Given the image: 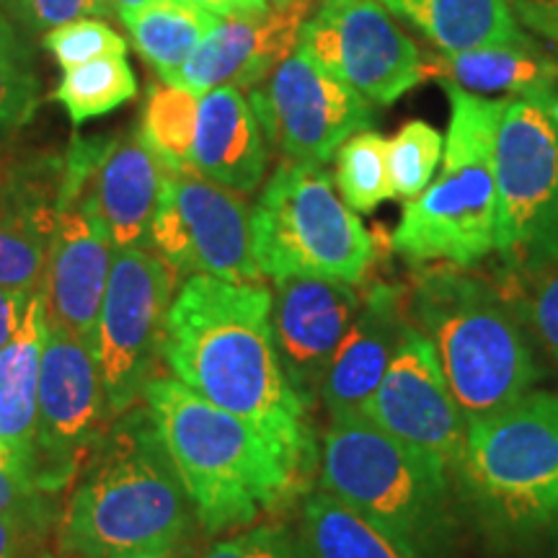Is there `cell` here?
Listing matches in <instances>:
<instances>
[{
    "label": "cell",
    "instance_id": "6da1fadb",
    "mask_svg": "<svg viewBox=\"0 0 558 558\" xmlns=\"http://www.w3.org/2000/svg\"><path fill=\"white\" fill-rule=\"evenodd\" d=\"M163 362L171 375L228 414L262 429L308 471V409L292 393L271 333V290L194 275L166 318Z\"/></svg>",
    "mask_w": 558,
    "mask_h": 558
},
{
    "label": "cell",
    "instance_id": "7a4b0ae2",
    "mask_svg": "<svg viewBox=\"0 0 558 558\" xmlns=\"http://www.w3.org/2000/svg\"><path fill=\"white\" fill-rule=\"evenodd\" d=\"M194 507L148 403L111 418L83 460L62 509L68 558H169Z\"/></svg>",
    "mask_w": 558,
    "mask_h": 558
},
{
    "label": "cell",
    "instance_id": "3957f363",
    "mask_svg": "<svg viewBox=\"0 0 558 558\" xmlns=\"http://www.w3.org/2000/svg\"><path fill=\"white\" fill-rule=\"evenodd\" d=\"M409 311L469 424L533 390L538 365L527 324L505 284L471 267L437 264L416 275Z\"/></svg>",
    "mask_w": 558,
    "mask_h": 558
},
{
    "label": "cell",
    "instance_id": "277c9868",
    "mask_svg": "<svg viewBox=\"0 0 558 558\" xmlns=\"http://www.w3.org/2000/svg\"><path fill=\"white\" fill-rule=\"evenodd\" d=\"M143 399L184 481L194 518L209 533L251 525L305 473L262 429L199 399L177 378H153Z\"/></svg>",
    "mask_w": 558,
    "mask_h": 558
},
{
    "label": "cell",
    "instance_id": "5b68a950",
    "mask_svg": "<svg viewBox=\"0 0 558 558\" xmlns=\"http://www.w3.org/2000/svg\"><path fill=\"white\" fill-rule=\"evenodd\" d=\"M450 481L458 505L494 541H558V393L530 390L471 422Z\"/></svg>",
    "mask_w": 558,
    "mask_h": 558
},
{
    "label": "cell",
    "instance_id": "8992f818",
    "mask_svg": "<svg viewBox=\"0 0 558 558\" xmlns=\"http://www.w3.org/2000/svg\"><path fill=\"white\" fill-rule=\"evenodd\" d=\"M320 492L365 518L409 558H452L458 499L429 460L367 416L331 418L320 442Z\"/></svg>",
    "mask_w": 558,
    "mask_h": 558
},
{
    "label": "cell",
    "instance_id": "52a82bcc",
    "mask_svg": "<svg viewBox=\"0 0 558 558\" xmlns=\"http://www.w3.org/2000/svg\"><path fill=\"white\" fill-rule=\"evenodd\" d=\"M450 99L442 169L403 205L390 246L411 264L476 267L497 248V132L505 99L442 83Z\"/></svg>",
    "mask_w": 558,
    "mask_h": 558
},
{
    "label": "cell",
    "instance_id": "ba28073f",
    "mask_svg": "<svg viewBox=\"0 0 558 558\" xmlns=\"http://www.w3.org/2000/svg\"><path fill=\"white\" fill-rule=\"evenodd\" d=\"M262 275L360 284L375 262L373 233L344 205L324 166L282 160L251 213Z\"/></svg>",
    "mask_w": 558,
    "mask_h": 558
},
{
    "label": "cell",
    "instance_id": "9c48e42d",
    "mask_svg": "<svg viewBox=\"0 0 558 558\" xmlns=\"http://www.w3.org/2000/svg\"><path fill=\"white\" fill-rule=\"evenodd\" d=\"M494 251L507 275L558 262V88L505 99Z\"/></svg>",
    "mask_w": 558,
    "mask_h": 558
},
{
    "label": "cell",
    "instance_id": "30bf717a",
    "mask_svg": "<svg viewBox=\"0 0 558 558\" xmlns=\"http://www.w3.org/2000/svg\"><path fill=\"white\" fill-rule=\"evenodd\" d=\"M177 284L179 271L156 251H114L90 347L114 416L135 407L156 378Z\"/></svg>",
    "mask_w": 558,
    "mask_h": 558
},
{
    "label": "cell",
    "instance_id": "8fae6325",
    "mask_svg": "<svg viewBox=\"0 0 558 558\" xmlns=\"http://www.w3.org/2000/svg\"><path fill=\"white\" fill-rule=\"evenodd\" d=\"M111 418L114 414L90 347L47 326L29 465L34 484L52 497L73 484Z\"/></svg>",
    "mask_w": 558,
    "mask_h": 558
},
{
    "label": "cell",
    "instance_id": "7c38bea8",
    "mask_svg": "<svg viewBox=\"0 0 558 558\" xmlns=\"http://www.w3.org/2000/svg\"><path fill=\"white\" fill-rule=\"evenodd\" d=\"M153 251L179 275L264 284L246 202L194 169L166 177L153 220Z\"/></svg>",
    "mask_w": 558,
    "mask_h": 558
},
{
    "label": "cell",
    "instance_id": "4fadbf2b",
    "mask_svg": "<svg viewBox=\"0 0 558 558\" xmlns=\"http://www.w3.org/2000/svg\"><path fill=\"white\" fill-rule=\"evenodd\" d=\"M298 45L373 107H390L427 78L414 39L380 0H320Z\"/></svg>",
    "mask_w": 558,
    "mask_h": 558
},
{
    "label": "cell",
    "instance_id": "5bb4252c",
    "mask_svg": "<svg viewBox=\"0 0 558 558\" xmlns=\"http://www.w3.org/2000/svg\"><path fill=\"white\" fill-rule=\"evenodd\" d=\"M248 101L269 148L284 160L318 166L375 120L373 104L326 73L300 45L267 81L248 90Z\"/></svg>",
    "mask_w": 558,
    "mask_h": 558
},
{
    "label": "cell",
    "instance_id": "9a60e30c",
    "mask_svg": "<svg viewBox=\"0 0 558 558\" xmlns=\"http://www.w3.org/2000/svg\"><path fill=\"white\" fill-rule=\"evenodd\" d=\"M365 416L448 476L456 469L469 422L445 380L435 347L414 318Z\"/></svg>",
    "mask_w": 558,
    "mask_h": 558
},
{
    "label": "cell",
    "instance_id": "2e32d148",
    "mask_svg": "<svg viewBox=\"0 0 558 558\" xmlns=\"http://www.w3.org/2000/svg\"><path fill=\"white\" fill-rule=\"evenodd\" d=\"M362 305L357 284L284 277L271 290V333L279 365L305 409L320 401L326 369Z\"/></svg>",
    "mask_w": 558,
    "mask_h": 558
},
{
    "label": "cell",
    "instance_id": "e0dca14e",
    "mask_svg": "<svg viewBox=\"0 0 558 558\" xmlns=\"http://www.w3.org/2000/svg\"><path fill=\"white\" fill-rule=\"evenodd\" d=\"M320 0H290L262 13L220 19L190 60L171 75V86L205 96L215 88L251 90L295 52L300 29Z\"/></svg>",
    "mask_w": 558,
    "mask_h": 558
},
{
    "label": "cell",
    "instance_id": "ac0fdd59",
    "mask_svg": "<svg viewBox=\"0 0 558 558\" xmlns=\"http://www.w3.org/2000/svg\"><path fill=\"white\" fill-rule=\"evenodd\" d=\"M114 251V243L78 199L58 205L50 256L39 288L45 295L47 326L94 347Z\"/></svg>",
    "mask_w": 558,
    "mask_h": 558
},
{
    "label": "cell",
    "instance_id": "d6986e66",
    "mask_svg": "<svg viewBox=\"0 0 558 558\" xmlns=\"http://www.w3.org/2000/svg\"><path fill=\"white\" fill-rule=\"evenodd\" d=\"M409 326L407 290L375 282L362 292L357 318L341 339L320 386V401L331 418L365 416L367 403L386 378Z\"/></svg>",
    "mask_w": 558,
    "mask_h": 558
},
{
    "label": "cell",
    "instance_id": "ffe728a7",
    "mask_svg": "<svg viewBox=\"0 0 558 558\" xmlns=\"http://www.w3.org/2000/svg\"><path fill=\"white\" fill-rule=\"evenodd\" d=\"M166 177L169 169L145 148L135 130L109 135L99 163L75 199L99 222L114 248L153 251V220Z\"/></svg>",
    "mask_w": 558,
    "mask_h": 558
},
{
    "label": "cell",
    "instance_id": "44dd1931",
    "mask_svg": "<svg viewBox=\"0 0 558 558\" xmlns=\"http://www.w3.org/2000/svg\"><path fill=\"white\" fill-rule=\"evenodd\" d=\"M267 163L269 145L248 96L233 86L199 96L192 169L246 197L259 190Z\"/></svg>",
    "mask_w": 558,
    "mask_h": 558
},
{
    "label": "cell",
    "instance_id": "7402d4cb",
    "mask_svg": "<svg viewBox=\"0 0 558 558\" xmlns=\"http://www.w3.org/2000/svg\"><path fill=\"white\" fill-rule=\"evenodd\" d=\"M47 341V311L41 290L26 305L13 339L0 349V445L11 450L24 469L32 465L34 424H37L39 367ZM32 476V471H29Z\"/></svg>",
    "mask_w": 558,
    "mask_h": 558
},
{
    "label": "cell",
    "instance_id": "603a6c76",
    "mask_svg": "<svg viewBox=\"0 0 558 558\" xmlns=\"http://www.w3.org/2000/svg\"><path fill=\"white\" fill-rule=\"evenodd\" d=\"M60 158L34 163L29 184L19 205L0 215V288L37 292L50 256L58 218Z\"/></svg>",
    "mask_w": 558,
    "mask_h": 558
},
{
    "label": "cell",
    "instance_id": "cb8c5ba5",
    "mask_svg": "<svg viewBox=\"0 0 558 558\" xmlns=\"http://www.w3.org/2000/svg\"><path fill=\"white\" fill-rule=\"evenodd\" d=\"M390 16H399L429 39L442 54L518 45L530 34L514 19L509 0H380Z\"/></svg>",
    "mask_w": 558,
    "mask_h": 558
},
{
    "label": "cell",
    "instance_id": "d4e9b609",
    "mask_svg": "<svg viewBox=\"0 0 558 558\" xmlns=\"http://www.w3.org/2000/svg\"><path fill=\"white\" fill-rule=\"evenodd\" d=\"M427 75L478 96H525L558 88V58L535 39L518 45L481 47V50L442 54L424 60Z\"/></svg>",
    "mask_w": 558,
    "mask_h": 558
},
{
    "label": "cell",
    "instance_id": "484cf974",
    "mask_svg": "<svg viewBox=\"0 0 558 558\" xmlns=\"http://www.w3.org/2000/svg\"><path fill=\"white\" fill-rule=\"evenodd\" d=\"M218 21L190 0H156L124 19V26L135 41V50L150 68H156L158 78L169 81L218 26Z\"/></svg>",
    "mask_w": 558,
    "mask_h": 558
},
{
    "label": "cell",
    "instance_id": "4316f807",
    "mask_svg": "<svg viewBox=\"0 0 558 558\" xmlns=\"http://www.w3.org/2000/svg\"><path fill=\"white\" fill-rule=\"evenodd\" d=\"M298 535L308 558H409L388 535L326 492L305 499Z\"/></svg>",
    "mask_w": 558,
    "mask_h": 558
},
{
    "label": "cell",
    "instance_id": "83f0119b",
    "mask_svg": "<svg viewBox=\"0 0 558 558\" xmlns=\"http://www.w3.org/2000/svg\"><path fill=\"white\" fill-rule=\"evenodd\" d=\"M197 114L199 96L158 78L148 86L135 132L166 169L184 171L192 169Z\"/></svg>",
    "mask_w": 558,
    "mask_h": 558
},
{
    "label": "cell",
    "instance_id": "f1b7e54d",
    "mask_svg": "<svg viewBox=\"0 0 558 558\" xmlns=\"http://www.w3.org/2000/svg\"><path fill=\"white\" fill-rule=\"evenodd\" d=\"M135 96L137 78L128 58H101L62 70V78L54 86V99L62 104L73 124L109 114Z\"/></svg>",
    "mask_w": 558,
    "mask_h": 558
},
{
    "label": "cell",
    "instance_id": "f546056e",
    "mask_svg": "<svg viewBox=\"0 0 558 558\" xmlns=\"http://www.w3.org/2000/svg\"><path fill=\"white\" fill-rule=\"evenodd\" d=\"M337 190L352 213H373L396 197L388 171V137L362 130L337 150Z\"/></svg>",
    "mask_w": 558,
    "mask_h": 558
},
{
    "label": "cell",
    "instance_id": "4dcf8cb0",
    "mask_svg": "<svg viewBox=\"0 0 558 558\" xmlns=\"http://www.w3.org/2000/svg\"><path fill=\"white\" fill-rule=\"evenodd\" d=\"M39 107V78L32 50L16 24L0 13V140L32 122Z\"/></svg>",
    "mask_w": 558,
    "mask_h": 558
},
{
    "label": "cell",
    "instance_id": "1f68e13d",
    "mask_svg": "<svg viewBox=\"0 0 558 558\" xmlns=\"http://www.w3.org/2000/svg\"><path fill=\"white\" fill-rule=\"evenodd\" d=\"M445 137L432 124L414 120L388 140V171L393 181L396 197L414 199L435 179L437 166L442 163Z\"/></svg>",
    "mask_w": 558,
    "mask_h": 558
},
{
    "label": "cell",
    "instance_id": "d6a6232c",
    "mask_svg": "<svg viewBox=\"0 0 558 558\" xmlns=\"http://www.w3.org/2000/svg\"><path fill=\"white\" fill-rule=\"evenodd\" d=\"M507 292L541 347L558 362V262L525 275H507Z\"/></svg>",
    "mask_w": 558,
    "mask_h": 558
},
{
    "label": "cell",
    "instance_id": "836d02e7",
    "mask_svg": "<svg viewBox=\"0 0 558 558\" xmlns=\"http://www.w3.org/2000/svg\"><path fill=\"white\" fill-rule=\"evenodd\" d=\"M41 45L47 52H52L62 70L86 65L90 60L128 54V41L101 19H78L54 26L45 34Z\"/></svg>",
    "mask_w": 558,
    "mask_h": 558
},
{
    "label": "cell",
    "instance_id": "e575fe53",
    "mask_svg": "<svg viewBox=\"0 0 558 558\" xmlns=\"http://www.w3.org/2000/svg\"><path fill=\"white\" fill-rule=\"evenodd\" d=\"M0 514L19 520L32 533L45 530L52 518V494L34 484L24 463L0 445Z\"/></svg>",
    "mask_w": 558,
    "mask_h": 558
},
{
    "label": "cell",
    "instance_id": "d590c367",
    "mask_svg": "<svg viewBox=\"0 0 558 558\" xmlns=\"http://www.w3.org/2000/svg\"><path fill=\"white\" fill-rule=\"evenodd\" d=\"M5 11L26 34H47L68 21L111 16L107 0H11Z\"/></svg>",
    "mask_w": 558,
    "mask_h": 558
},
{
    "label": "cell",
    "instance_id": "8d00e7d4",
    "mask_svg": "<svg viewBox=\"0 0 558 558\" xmlns=\"http://www.w3.org/2000/svg\"><path fill=\"white\" fill-rule=\"evenodd\" d=\"M205 558H308L300 535L284 525H256L230 541L215 543Z\"/></svg>",
    "mask_w": 558,
    "mask_h": 558
},
{
    "label": "cell",
    "instance_id": "74e56055",
    "mask_svg": "<svg viewBox=\"0 0 558 558\" xmlns=\"http://www.w3.org/2000/svg\"><path fill=\"white\" fill-rule=\"evenodd\" d=\"M34 163H21L13 153L5 148V140H0V215L19 205L29 184Z\"/></svg>",
    "mask_w": 558,
    "mask_h": 558
},
{
    "label": "cell",
    "instance_id": "f35d334b",
    "mask_svg": "<svg viewBox=\"0 0 558 558\" xmlns=\"http://www.w3.org/2000/svg\"><path fill=\"white\" fill-rule=\"evenodd\" d=\"M522 29L558 45V3L546 0H509Z\"/></svg>",
    "mask_w": 558,
    "mask_h": 558
},
{
    "label": "cell",
    "instance_id": "ab89813d",
    "mask_svg": "<svg viewBox=\"0 0 558 558\" xmlns=\"http://www.w3.org/2000/svg\"><path fill=\"white\" fill-rule=\"evenodd\" d=\"M32 295L34 292H16L0 288V349L9 344L13 333H16Z\"/></svg>",
    "mask_w": 558,
    "mask_h": 558
},
{
    "label": "cell",
    "instance_id": "60d3db41",
    "mask_svg": "<svg viewBox=\"0 0 558 558\" xmlns=\"http://www.w3.org/2000/svg\"><path fill=\"white\" fill-rule=\"evenodd\" d=\"M190 3L215 19L239 16V13H262L271 9L269 0H190Z\"/></svg>",
    "mask_w": 558,
    "mask_h": 558
},
{
    "label": "cell",
    "instance_id": "b9f144b4",
    "mask_svg": "<svg viewBox=\"0 0 558 558\" xmlns=\"http://www.w3.org/2000/svg\"><path fill=\"white\" fill-rule=\"evenodd\" d=\"M29 535H34L29 527L0 514V558H21Z\"/></svg>",
    "mask_w": 558,
    "mask_h": 558
},
{
    "label": "cell",
    "instance_id": "7bdbcfd3",
    "mask_svg": "<svg viewBox=\"0 0 558 558\" xmlns=\"http://www.w3.org/2000/svg\"><path fill=\"white\" fill-rule=\"evenodd\" d=\"M156 3V0H107L111 16H117L120 21H124L128 16H132V13L145 9V5Z\"/></svg>",
    "mask_w": 558,
    "mask_h": 558
},
{
    "label": "cell",
    "instance_id": "ee69618b",
    "mask_svg": "<svg viewBox=\"0 0 558 558\" xmlns=\"http://www.w3.org/2000/svg\"><path fill=\"white\" fill-rule=\"evenodd\" d=\"M269 3H271V5H275V9H277V5H288V3H290V0H269Z\"/></svg>",
    "mask_w": 558,
    "mask_h": 558
},
{
    "label": "cell",
    "instance_id": "f6af8a7d",
    "mask_svg": "<svg viewBox=\"0 0 558 558\" xmlns=\"http://www.w3.org/2000/svg\"><path fill=\"white\" fill-rule=\"evenodd\" d=\"M9 3H11V0H0V9H5Z\"/></svg>",
    "mask_w": 558,
    "mask_h": 558
},
{
    "label": "cell",
    "instance_id": "bcb514c9",
    "mask_svg": "<svg viewBox=\"0 0 558 558\" xmlns=\"http://www.w3.org/2000/svg\"><path fill=\"white\" fill-rule=\"evenodd\" d=\"M39 558H58V556H52V554H41Z\"/></svg>",
    "mask_w": 558,
    "mask_h": 558
},
{
    "label": "cell",
    "instance_id": "7dc6e473",
    "mask_svg": "<svg viewBox=\"0 0 558 558\" xmlns=\"http://www.w3.org/2000/svg\"><path fill=\"white\" fill-rule=\"evenodd\" d=\"M546 3H558V0H546Z\"/></svg>",
    "mask_w": 558,
    "mask_h": 558
}]
</instances>
